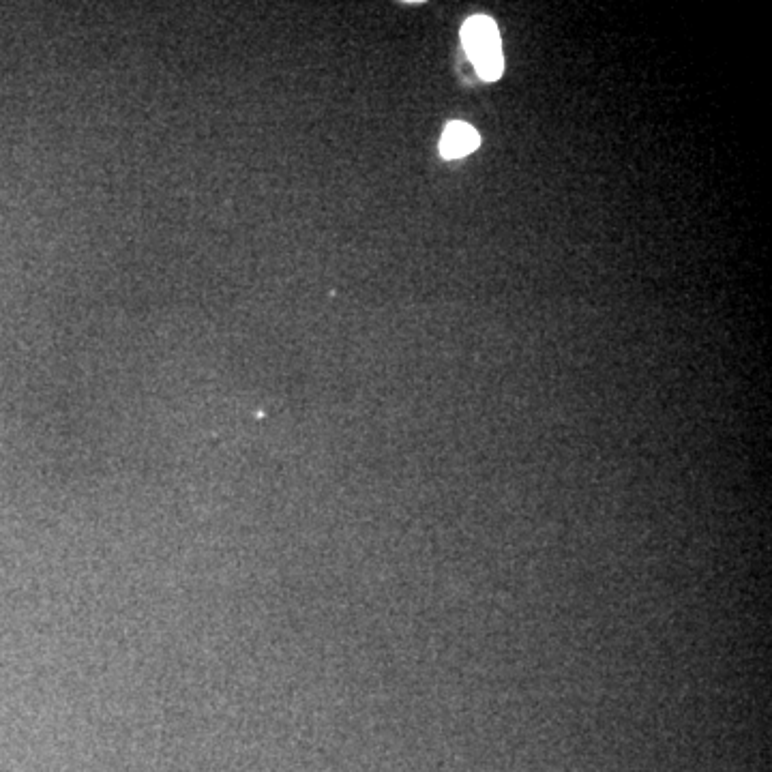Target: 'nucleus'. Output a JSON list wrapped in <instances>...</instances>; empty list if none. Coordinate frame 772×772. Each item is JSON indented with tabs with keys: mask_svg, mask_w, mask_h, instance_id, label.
<instances>
[{
	"mask_svg": "<svg viewBox=\"0 0 772 772\" xmlns=\"http://www.w3.org/2000/svg\"><path fill=\"white\" fill-rule=\"evenodd\" d=\"M479 144H481V138L477 129L470 127L468 123L455 121L444 127L442 140H440V155L449 161L462 159L477 151Z\"/></svg>",
	"mask_w": 772,
	"mask_h": 772,
	"instance_id": "obj_2",
	"label": "nucleus"
},
{
	"mask_svg": "<svg viewBox=\"0 0 772 772\" xmlns=\"http://www.w3.org/2000/svg\"><path fill=\"white\" fill-rule=\"evenodd\" d=\"M462 43L474 69L485 82H496L504 71L498 26L487 16H472L462 28Z\"/></svg>",
	"mask_w": 772,
	"mask_h": 772,
	"instance_id": "obj_1",
	"label": "nucleus"
}]
</instances>
